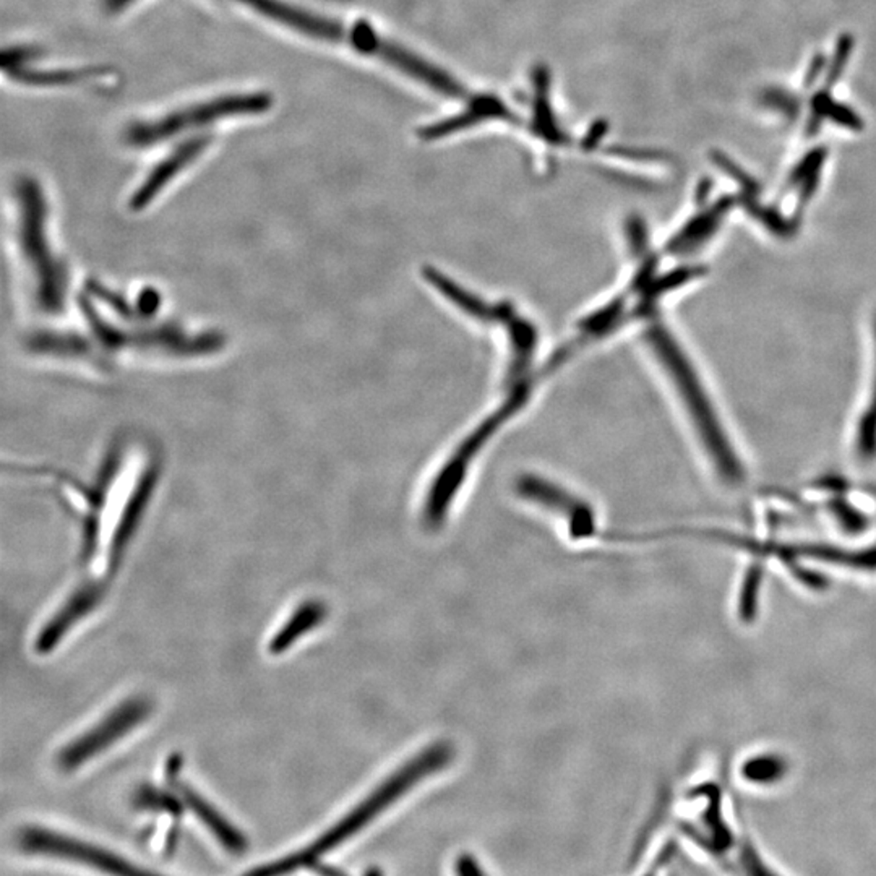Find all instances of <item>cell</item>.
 I'll list each match as a JSON object with an SVG mask.
<instances>
[{"label":"cell","mask_w":876,"mask_h":876,"mask_svg":"<svg viewBox=\"0 0 876 876\" xmlns=\"http://www.w3.org/2000/svg\"><path fill=\"white\" fill-rule=\"evenodd\" d=\"M453 755L455 750L447 741H437L428 745V749L420 750L419 753H416L391 772L388 778L383 779L364 800H360L347 815L341 818L335 826H331L328 831L323 832L314 844H310L299 854L289 855L273 865L252 870V873L277 875L312 865L318 859H322L323 855L330 854L337 847L343 846L349 839L354 838L357 832L366 830L368 824L382 817L387 810L395 807L406 795L411 794L426 779L443 771L451 763Z\"/></svg>","instance_id":"6da1fadb"},{"label":"cell","mask_w":876,"mask_h":876,"mask_svg":"<svg viewBox=\"0 0 876 876\" xmlns=\"http://www.w3.org/2000/svg\"><path fill=\"white\" fill-rule=\"evenodd\" d=\"M652 331L654 349L660 359L666 364L667 372L680 393L691 424L697 430L708 457L711 458L716 471L726 482H739L743 478L740 459L737 457L695 368L690 366L689 360L685 359L683 352L666 330L656 328Z\"/></svg>","instance_id":"7a4b0ae2"},{"label":"cell","mask_w":876,"mask_h":876,"mask_svg":"<svg viewBox=\"0 0 876 876\" xmlns=\"http://www.w3.org/2000/svg\"><path fill=\"white\" fill-rule=\"evenodd\" d=\"M273 106L268 93H250L234 96L217 97L210 103L194 106L186 111L171 114L165 119L143 124L128 130V142L136 146H148L167 140L169 136L187 132L190 128L200 127L215 120L234 117V116H254L267 113Z\"/></svg>","instance_id":"3957f363"},{"label":"cell","mask_w":876,"mask_h":876,"mask_svg":"<svg viewBox=\"0 0 876 876\" xmlns=\"http://www.w3.org/2000/svg\"><path fill=\"white\" fill-rule=\"evenodd\" d=\"M151 703L145 698H132L120 703L116 710L109 712L105 720L97 722L96 726L86 730L82 737H76L70 741L57 757V763L64 771H72L80 768L90 758L96 757L103 750L120 740L124 735L134 730L138 724L150 716Z\"/></svg>","instance_id":"277c9868"},{"label":"cell","mask_w":876,"mask_h":876,"mask_svg":"<svg viewBox=\"0 0 876 876\" xmlns=\"http://www.w3.org/2000/svg\"><path fill=\"white\" fill-rule=\"evenodd\" d=\"M18 844L28 854L53 855L67 861H80L111 873H132L140 869L132 867L117 855L109 854L99 847L90 846L82 841L62 836L57 832L41 828H26L18 839Z\"/></svg>","instance_id":"5b68a950"},{"label":"cell","mask_w":876,"mask_h":876,"mask_svg":"<svg viewBox=\"0 0 876 876\" xmlns=\"http://www.w3.org/2000/svg\"><path fill=\"white\" fill-rule=\"evenodd\" d=\"M210 145V136H198L188 138L179 145L176 150L165 157L159 165L148 174L142 186L136 188V194L130 196L128 206L134 211L145 210L163 188L176 177V174L186 169L195 157L200 156L203 150Z\"/></svg>","instance_id":"8992f818"},{"label":"cell","mask_w":876,"mask_h":876,"mask_svg":"<svg viewBox=\"0 0 876 876\" xmlns=\"http://www.w3.org/2000/svg\"><path fill=\"white\" fill-rule=\"evenodd\" d=\"M176 772L177 771L174 770L167 771V782L179 797L180 803H186L188 809L192 810V813L210 830L211 834L227 852L236 855L244 854L247 849V841L244 838V834L237 828H234L223 815H219L210 801L205 800V797L188 786L187 782L180 780Z\"/></svg>","instance_id":"52a82bcc"},{"label":"cell","mask_w":876,"mask_h":876,"mask_svg":"<svg viewBox=\"0 0 876 876\" xmlns=\"http://www.w3.org/2000/svg\"><path fill=\"white\" fill-rule=\"evenodd\" d=\"M487 120H513L517 122V116L497 96H478L469 101V106L463 113L457 114L448 119L435 122L432 126H426L419 130V136L426 142L440 140L445 136L457 134L466 128L474 127Z\"/></svg>","instance_id":"ba28073f"},{"label":"cell","mask_w":876,"mask_h":876,"mask_svg":"<svg viewBox=\"0 0 876 876\" xmlns=\"http://www.w3.org/2000/svg\"><path fill=\"white\" fill-rule=\"evenodd\" d=\"M534 111H532L531 130L536 136L550 145H567L569 136L557 124L552 105H550V76L544 65L534 68Z\"/></svg>","instance_id":"9c48e42d"},{"label":"cell","mask_w":876,"mask_h":876,"mask_svg":"<svg viewBox=\"0 0 876 876\" xmlns=\"http://www.w3.org/2000/svg\"><path fill=\"white\" fill-rule=\"evenodd\" d=\"M734 196H722L712 205L711 208L691 217L689 223L681 227L679 234L670 239L669 250L687 252L691 248L700 247L718 231L722 217L726 216L727 211L734 206Z\"/></svg>","instance_id":"30bf717a"},{"label":"cell","mask_w":876,"mask_h":876,"mask_svg":"<svg viewBox=\"0 0 876 876\" xmlns=\"http://www.w3.org/2000/svg\"><path fill=\"white\" fill-rule=\"evenodd\" d=\"M327 606L322 600H307L297 607L291 615V619L279 629L277 635L271 638L268 651L271 654H281L287 651L297 639L307 635L308 631L317 629L327 619Z\"/></svg>","instance_id":"8fae6325"},{"label":"cell","mask_w":876,"mask_h":876,"mask_svg":"<svg viewBox=\"0 0 876 876\" xmlns=\"http://www.w3.org/2000/svg\"><path fill=\"white\" fill-rule=\"evenodd\" d=\"M5 72L15 78L16 82L36 85V86H53V85H68V83L85 82L96 76H106L105 68H80V70H33V68L14 65L5 68Z\"/></svg>","instance_id":"7c38bea8"},{"label":"cell","mask_w":876,"mask_h":876,"mask_svg":"<svg viewBox=\"0 0 876 876\" xmlns=\"http://www.w3.org/2000/svg\"><path fill=\"white\" fill-rule=\"evenodd\" d=\"M810 106H811V111H810V113L818 114V116H821L823 119H831L832 122H836L841 127L855 130V132H859V130L865 127L861 116L855 113L854 109H851L849 106L841 105L838 101H834L831 95H830V90H826V88L817 91V93L813 95Z\"/></svg>","instance_id":"4fadbf2b"},{"label":"cell","mask_w":876,"mask_h":876,"mask_svg":"<svg viewBox=\"0 0 876 876\" xmlns=\"http://www.w3.org/2000/svg\"><path fill=\"white\" fill-rule=\"evenodd\" d=\"M855 451H857V455H859L861 461H871V459L876 457V360L875 374H873V387H871L869 405H867L865 411L861 414V419H859V428H857V432H855Z\"/></svg>","instance_id":"5bb4252c"},{"label":"cell","mask_w":876,"mask_h":876,"mask_svg":"<svg viewBox=\"0 0 876 876\" xmlns=\"http://www.w3.org/2000/svg\"><path fill=\"white\" fill-rule=\"evenodd\" d=\"M760 103L776 113L782 114L787 119H797L800 114V99L794 93L780 88H768L760 95Z\"/></svg>","instance_id":"9a60e30c"},{"label":"cell","mask_w":876,"mask_h":876,"mask_svg":"<svg viewBox=\"0 0 876 876\" xmlns=\"http://www.w3.org/2000/svg\"><path fill=\"white\" fill-rule=\"evenodd\" d=\"M710 157H711L712 163L720 167L722 173L727 174L730 179L735 180L741 188H743V194L758 195L760 194V184L757 180L753 179L749 173H745L741 169L740 166L735 163L732 157L727 156L726 153H722L720 150H712L710 153Z\"/></svg>","instance_id":"2e32d148"},{"label":"cell","mask_w":876,"mask_h":876,"mask_svg":"<svg viewBox=\"0 0 876 876\" xmlns=\"http://www.w3.org/2000/svg\"><path fill=\"white\" fill-rule=\"evenodd\" d=\"M854 36L849 35V33H844L841 35L836 43V51H834V55H832L831 64L828 67V74H826V78H824V88L826 90H831L832 86L836 85L844 68H846L847 62H849V57L852 54V49H854Z\"/></svg>","instance_id":"e0dca14e"},{"label":"cell","mask_w":876,"mask_h":876,"mask_svg":"<svg viewBox=\"0 0 876 876\" xmlns=\"http://www.w3.org/2000/svg\"><path fill=\"white\" fill-rule=\"evenodd\" d=\"M826 157H828L826 146H817V148L810 150L809 153L801 157L800 161L795 165L790 174H789L787 187L790 188L795 187V186H800L801 182L807 179L810 174L820 171L824 161H826Z\"/></svg>","instance_id":"ac0fdd59"},{"label":"cell","mask_w":876,"mask_h":876,"mask_svg":"<svg viewBox=\"0 0 876 876\" xmlns=\"http://www.w3.org/2000/svg\"><path fill=\"white\" fill-rule=\"evenodd\" d=\"M824 65H826V55H824L823 53L815 54L813 59L810 62L809 68H807L805 78H803V88L810 90V88L815 86L818 78H820L824 72Z\"/></svg>","instance_id":"d6986e66"},{"label":"cell","mask_w":876,"mask_h":876,"mask_svg":"<svg viewBox=\"0 0 876 876\" xmlns=\"http://www.w3.org/2000/svg\"><path fill=\"white\" fill-rule=\"evenodd\" d=\"M607 128H609V126H607L604 120L594 122L592 127L589 128V132L586 134L583 142H581V146H583L584 150H594V148L599 145L600 140L604 138V136H606Z\"/></svg>","instance_id":"ffe728a7"},{"label":"cell","mask_w":876,"mask_h":876,"mask_svg":"<svg viewBox=\"0 0 876 876\" xmlns=\"http://www.w3.org/2000/svg\"><path fill=\"white\" fill-rule=\"evenodd\" d=\"M820 171H821V169H820ZM820 171L810 174L809 177L801 182L800 192H799V203H800V206L807 205L810 198L817 192L818 184H820Z\"/></svg>","instance_id":"44dd1931"},{"label":"cell","mask_w":876,"mask_h":876,"mask_svg":"<svg viewBox=\"0 0 876 876\" xmlns=\"http://www.w3.org/2000/svg\"><path fill=\"white\" fill-rule=\"evenodd\" d=\"M823 117L818 116L815 113H810L809 119H807V124H805V136L807 138H813L817 136L818 132L821 130V126H823Z\"/></svg>","instance_id":"7402d4cb"},{"label":"cell","mask_w":876,"mask_h":876,"mask_svg":"<svg viewBox=\"0 0 876 876\" xmlns=\"http://www.w3.org/2000/svg\"><path fill=\"white\" fill-rule=\"evenodd\" d=\"M712 180L710 177H704L701 182L698 184L697 190V200L698 203H704V200L708 198V195L711 194Z\"/></svg>","instance_id":"603a6c76"},{"label":"cell","mask_w":876,"mask_h":876,"mask_svg":"<svg viewBox=\"0 0 876 876\" xmlns=\"http://www.w3.org/2000/svg\"><path fill=\"white\" fill-rule=\"evenodd\" d=\"M132 2H134V0H105V7L106 10L116 14V12L124 10V8L127 7L128 4H132Z\"/></svg>","instance_id":"cb8c5ba5"}]
</instances>
